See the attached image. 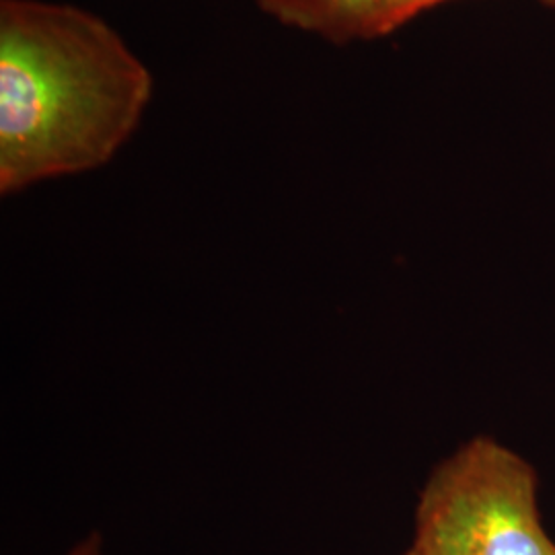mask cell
Here are the masks:
<instances>
[{
  "label": "cell",
  "instance_id": "cell-1",
  "mask_svg": "<svg viewBox=\"0 0 555 555\" xmlns=\"http://www.w3.org/2000/svg\"><path fill=\"white\" fill-rule=\"evenodd\" d=\"M153 75L80 7L0 0V192L93 171L137 132Z\"/></svg>",
  "mask_w": 555,
  "mask_h": 555
},
{
  "label": "cell",
  "instance_id": "cell-2",
  "mask_svg": "<svg viewBox=\"0 0 555 555\" xmlns=\"http://www.w3.org/2000/svg\"><path fill=\"white\" fill-rule=\"evenodd\" d=\"M535 469L477 437L428 477L416 508L420 555H555L537 502Z\"/></svg>",
  "mask_w": 555,
  "mask_h": 555
},
{
  "label": "cell",
  "instance_id": "cell-3",
  "mask_svg": "<svg viewBox=\"0 0 555 555\" xmlns=\"http://www.w3.org/2000/svg\"><path fill=\"white\" fill-rule=\"evenodd\" d=\"M259 9L334 43L378 38L385 0H256Z\"/></svg>",
  "mask_w": 555,
  "mask_h": 555
},
{
  "label": "cell",
  "instance_id": "cell-4",
  "mask_svg": "<svg viewBox=\"0 0 555 555\" xmlns=\"http://www.w3.org/2000/svg\"><path fill=\"white\" fill-rule=\"evenodd\" d=\"M440 2L447 0H385L383 17L378 25V38L393 34L401 25H405L408 21L414 20L420 13L437 7Z\"/></svg>",
  "mask_w": 555,
  "mask_h": 555
},
{
  "label": "cell",
  "instance_id": "cell-5",
  "mask_svg": "<svg viewBox=\"0 0 555 555\" xmlns=\"http://www.w3.org/2000/svg\"><path fill=\"white\" fill-rule=\"evenodd\" d=\"M64 555H103V539L98 531L89 533L80 539L77 545H73Z\"/></svg>",
  "mask_w": 555,
  "mask_h": 555
},
{
  "label": "cell",
  "instance_id": "cell-6",
  "mask_svg": "<svg viewBox=\"0 0 555 555\" xmlns=\"http://www.w3.org/2000/svg\"><path fill=\"white\" fill-rule=\"evenodd\" d=\"M543 2H545L550 9H554L555 11V0H543Z\"/></svg>",
  "mask_w": 555,
  "mask_h": 555
},
{
  "label": "cell",
  "instance_id": "cell-7",
  "mask_svg": "<svg viewBox=\"0 0 555 555\" xmlns=\"http://www.w3.org/2000/svg\"><path fill=\"white\" fill-rule=\"evenodd\" d=\"M403 555H420V554H417L416 550H414V547H412V550H410V552H408V554H403Z\"/></svg>",
  "mask_w": 555,
  "mask_h": 555
}]
</instances>
